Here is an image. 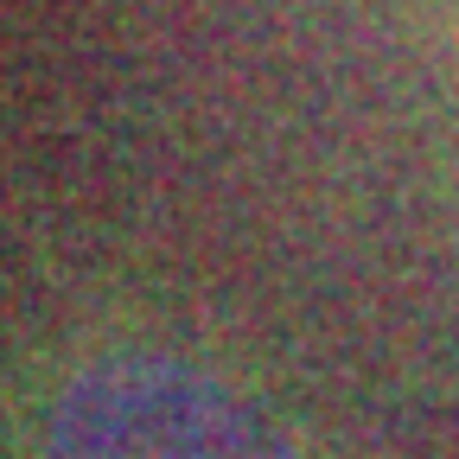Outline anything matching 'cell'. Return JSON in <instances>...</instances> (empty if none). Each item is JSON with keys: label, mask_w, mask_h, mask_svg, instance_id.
Instances as JSON below:
<instances>
[{"label": "cell", "mask_w": 459, "mask_h": 459, "mask_svg": "<svg viewBox=\"0 0 459 459\" xmlns=\"http://www.w3.org/2000/svg\"><path fill=\"white\" fill-rule=\"evenodd\" d=\"M45 459H300L249 395L179 358H102L57 395Z\"/></svg>", "instance_id": "6da1fadb"}]
</instances>
